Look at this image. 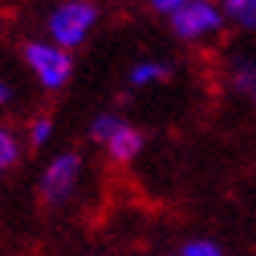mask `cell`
Returning <instances> with one entry per match:
<instances>
[{
	"instance_id": "9",
	"label": "cell",
	"mask_w": 256,
	"mask_h": 256,
	"mask_svg": "<svg viewBox=\"0 0 256 256\" xmlns=\"http://www.w3.org/2000/svg\"><path fill=\"white\" fill-rule=\"evenodd\" d=\"M119 125H122V116H116V112H100V116L91 122V138L97 144H106V138L116 132Z\"/></svg>"
},
{
	"instance_id": "6",
	"label": "cell",
	"mask_w": 256,
	"mask_h": 256,
	"mask_svg": "<svg viewBox=\"0 0 256 256\" xmlns=\"http://www.w3.org/2000/svg\"><path fill=\"white\" fill-rule=\"evenodd\" d=\"M169 78H172V62H166V60H140L132 66V72H128V82L134 88L169 82Z\"/></svg>"
},
{
	"instance_id": "5",
	"label": "cell",
	"mask_w": 256,
	"mask_h": 256,
	"mask_svg": "<svg viewBox=\"0 0 256 256\" xmlns=\"http://www.w3.org/2000/svg\"><path fill=\"white\" fill-rule=\"evenodd\" d=\"M104 147H106V153H110V160H116V162H132L138 153L144 150V134H140L132 122L122 119V125L106 138Z\"/></svg>"
},
{
	"instance_id": "3",
	"label": "cell",
	"mask_w": 256,
	"mask_h": 256,
	"mask_svg": "<svg viewBox=\"0 0 256 256\" xmlns=\"http://www.w3.org/2000/svg\"><path fill=\"white\" fill-rule=\"evenodd\" d=\"M22 56L28 62V69L34 72V78L47 91H60V88L69 84L72 69H75L69 50H60L56 44H44V41H28L22 47Z\"/></svg>"
},
{
	"instance_id": "11",
	"label": "cell",
	"mask_w": 256,
	"mask_h": 256,
	"mask_svg": "<svg viewBox=\"0 0 256 256\" xmlns=\"http://www.w3.org/2000/svg\"><path fill=\"white\" fill-rule=\"evenodd\" d=\"M50 134H54V119L50 116H38V119H32V125H28V144L38 150V147H44L47 140H50Z\"/></svg>"
},
{
	"instance_id": "14",
	"label": "cell",
	"mask_w": 256,
	"mask_h": 256,
	"mask_svg": "<svg viewBox=\"0 0 256 256\" xmlns=\"http://www.w3.org/2000/svg\"><path fill=\"white\" fill-rule=\"evenodd\" d=\"M10 100H12V91H10V84H6L4 78H0V106H6Z\"/></svg>"
},
{
	"instance_id": "13",
	"label": "cell",
	"mask_w": 256,
	"mask_h": 256,
	"mask_svg": "<svg viewBox=\"0 0 256 256\" xmlns=\"http://www.w3.org/2000/svg\"><path fill=\"white\" fill-rule=\"evenodd\" d=\"M150 10H156V12H166V16H172V12H178L184 4H190V0H147Z\"/></svg>"
},
{
	"instance_id": "2",
	"label": "cell",
	"mask_w": 256,
	"mask_h": 256,
	"mask_svg": "<svg viewBox=\"0 0 256 256\" xmlns=\"http://www.w3.org/2000/svg\"><path fill=\"white\" fill-rule=\"evenodd\" d=\"M169 25L178 41H203L225 28V12L216 0H190L178 12H172Z\"/></svg>"
},
{
	"instance_id": "10",
	"label": "cell",
	"mask_w": 256,
	"mask_h": 256,
	"mask_svg": "<svg viewBox=\"0 0 256 256\" xmlns=\"http://www.w3.org/2000/svg\"><path fill=\"white\" fill-rule=\"evenodd\" d=\"M178 256H225V250L216 244V240H206V238H194V240H184Z\"/></svg>"
},
{
	"instance_id": "8",
	"label": "cell",
	"mask_w": 256,
	"mask_h": 256,
	"mask_svg": "<svg viewBox=\"0 0 256 256\" xmlns=\"http://www.w3.org/2000/svg\"><path fill=\"white\" fill-rule=\"evenodd\" d=\"M228 78H232V84L238 88V91H256V60H250V56H234Z\"/></svg>"
},
{
	"instance_id": "4",
	"label": "cell",
	"mask_w": 256,
	"mask_h": 256,
	"mask_svg": "<svg viewBox=\"0 0 256 256\" xmlns=\"http://www.w3.org/2000/svg\"><path fill=\"white\" fill-rule=\"evenodd\" d=\"M78 175H82V156H78V153H75V150L60 153V156L44 169V175H41V188H38L41 203H47V206L62 203L75 190V184H78Z\"/></svg>"
},
{
	"instance_id": "15",
	"label": "cell",
	"mask_w": 256,
	"mask_h": 256,
	"mask_svg": "<svg viewBox=\"0 0 256 256\" xmlns=\"http://www.w3.org/2000/svg\"><path fill=\"white\" fill-rule=\"evenodd\" d=\"M253 97H256V91H253Z\"/></svg>"
},
{
	"instance_id": "7",
	"label": "cell",
	"mask_w": 256,
	"mask_h": 256,
	"mask_svg": "<svg viewBox=\"0 0 256 256\" xmlns=\"http://www.w3.org/2000/svg\"><path fill=\"white\" fill-rule=\"evenodd\" d=\"M225 22H234L244 32H256V0H222Z\"/></svg>"
},
{
	"instance_id": "1",
	"label": "cell",
	"mask_w": 256,
	"mask_h": 256,
	"mask_svg": "<svg viewBox=\"0 0 256 256\" xmlns=\"http://www.w3.org/2000/svg\"><path fill=\"white\" fill-rule=\"evenodd\" d=\"M97 19H100V6L94 0H66V4H60L50 12L47 28L60 50H72L84 44V38L91 34Z\"/></svg>"
},
{
	"instance_id": "12",
	"label": "cell",
	"mask_w": 256,
	"mask_h": 256,
	"mask_svg": "<svg viewBox=\"0 0 256 256\" xmlns=\"http://www.w3.org/2000/svg\"><path fill=\"white\" fill-rule=\"evenodd\" d=\"M16 160H19V140L6 128H0V169H10Z\"/></svg>"
}]
</instances>
